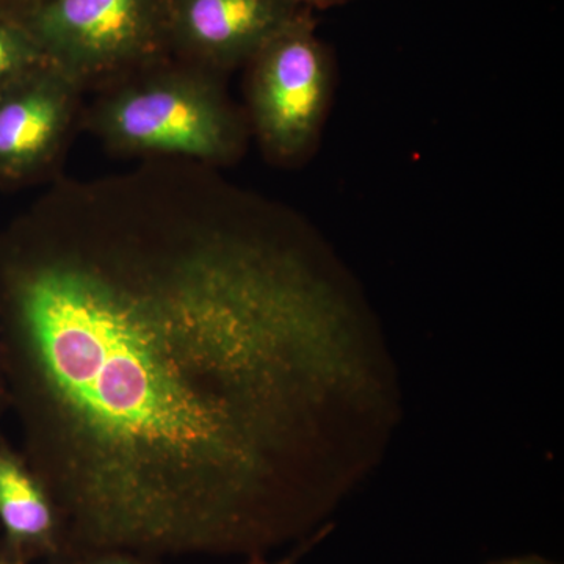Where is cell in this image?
Listing matches in <instances>:
<instances>
[{
  "instance_id": "277c9868",
  "label": "cell",
  "mask_w": 564,
  "mask_h": 564,
  "mask_svg": "<svg viewBox=\"0 0 564 564\" xmlns=\"http://www.w3.org/2000/svg\"><path fill=\"white\" fill-rule=\"evenodd\" d=\"M21 22L85 90L165 62L172 51L169 0H40Z\"/></svg>"
},
{
  "instance_id": "52a82bcc",
  "label": "cell",
  "mask_w": 564,
  "mask_h": 564,
  "mask_svg": "<svg viewBox=\"0 0 564 564\" xmlns=\"http://www.w3.org/2000/svg\"><path fill=\"white\" fill-rule=\"evenodd\" d=\"M0 525L6 533V552L21 563L63 555L61 513L43 481L21 452L0 443Z\"/></svg>"
},
{
  "instance_id": "8fae6325",
  "label": "cell",
  "mask_w": 564,
  "mask_h": 564,
  "mask_svg": "<svg viewBox=\"0 0 564 564\" xmlns=\"http://www.w3.org/2000/svg\"><path fill=\"white\" fill-rule=\"evenodd\" d=\"M40 0H0V14L21 21Z\"/></svg>"
},
{
  "instance_id": "30bf717a",
  "label": "cell",
  "mask_w": 564,
  "mask_h": 564,
  "mask_svg": "<svg viewBox=\"0 0 564 564\" xmlns=\"http://www.w3.org/2000/svg\"><path fill=\"white\" fill-rule=\"evenodd\" d=\"M65 564H155L154 560L147 558L129 552L104 551L91 552V554H84L70 558Z\"/></svg>"
},
{
  "instance_id": "9a60e30c",
  "label": "cell",
  "mask_w": 564,
  "mask_h": 564,
  "mask_svg": "<svg viewBox=\"0 0 564 564\" xmlns=\"http://www.w3.org/2000/svg\"><path fill=\"white\" fill-rule=\"evenodd\" d=\"M0 564H24L21 563L20 560L13 558V556H10L7 554L6 551L0 552Z\"/></svg>"
},
{
  "instance_id": "3957f363",
  "label": "cell",
  "mask_w": 564,
  "mask_h": 564,
  "mask_svg": "<svg viewBox=\"0 0 564 564\" xmlns=\"http://www.w3.org/2000/svg\"><path fill=\"white\" fill-rule=\"evenodd\" d=\"M245 68V117L263 154L281 166L306 162L321 141L336 77L311 11H300Z\"/></svg>"
},
{
  "instance_id": "8992f818",
  "label": "cell",
  "mask_w": 564,
  "mask_h": 564,
  "mask_svg": "<svg viewBox=\"0 0 564 564\" xmlns=\"http://www.w3.org/2000/svg\"><path fill=\"white\" fill-rule=\"evenodd\" d=\"M300 11L288 0H169L170 43L181 62L226 76Z\"/></svg>"
},
{
  "instance_id": "7a4b0ae2",
  "label": "cell",
  "mask_w": 564,
  "mask_h": 564,
  "mask_svg": "<svg viewBox=\"0 0 564 564\" xmlns=\"http://www.w3.org/2000/svg\"><path fill=\"white\" fill-rule=\"evenodd\" d=\"M223 77L181 61L158 63L107 85L88 126L118 154L231 165L251 133Z\"/></svg>"
},
{
  "instance_id": "4fadbf2b",
  "label": "cell",
  "mask_w": 564,
  "mask_h": 564,
  "mask_svg": "<svg viewBox=\"0 0 564 564\" xmlns=\"http://www.w3.org/2000/svg\"><path fill=\"white\" fill-rule=\"evenodd\" d=\"M486 564H556V563L551 562V560H545V558H543V556L524 555V556H513V558L496 560V562L486 563Z\"/></svg>"
},
{
  "instance_id": "5bb4252c",
  "label": "cell",
  "mask_w": 564,
  "mask_h": 564,
  "mask_svg": "<svg viewBox=\"0 0 564 564\" xmlns=\"http://www.w3.org/2000/svg\"><path fill=\"white\" fill-rule=\"evenodd\" d=\"M9 408V395H7L6 381H3L2 366H0V414Z\"/></svg>"
},
{
  "instance_id": "9c48e42d",
  "label": "cell",
  "mask_w": 564,
  "mask_h": 564,
  "mask_svg": "<svg viewBox=\"0 0 564 564\" xmlns=\"http://www.w3.org/2000/svg\"><path fill=\"white\" fill-rule=\"evenodd\" d=\"M333 522H326V524H323L321 529H317L314 533H311L310 536L300 540L299 544H296V547L293 549L291 554L284 556V558L278 560V562H267L265 556L263 555H251L248 556L250 560H248L247 564H299L300 560H302L303 556L310 554V552L313 551L314 547H317L322 541H325L326 538L333 533Z\"/></svg>"
},
{
  "instance_id": "5b68a950",
  "label": "cell",
  "mask_w": 564,
  "mask_h": 564,
  "mask_svg": "<svg viewBox=\"0 0 564 564\" xmlns=\"http://www.w3.org/2000/svg\"><path fill=\"white\" fill-rule=\"evenodd\" d=\"M84 91L76 77L52 62L0 91V182L31 181L54 162Z\"/></svg>"
},
{
  "instance_id": "6da1fadb",
  "label": "cell",
  "mask_w": 564,
  "mask_h": 564,
  "mask_svg": "<svg viewBox=\"0 0 564 564\" xmlns=\"http://www.w3.org/2000/svg\"><path fill=\"white\" fill-rule=\"evenodd\" d=\"M187 177L61 185L0 234V366L61 564L303 540L399 417L373 326Z\"/></svg>"
},
{
  "instance_id": "7c38bea8",
  "label": "cell",
  "mask_w": 564,
  "mask_h": 564,
  "mask_svg": "<svg viewBox=\"0 0 564 564\" xmlns=\"http://www.w3.org/2000/svg\"><path fill=\"white\" fill-rule=\"evenodd\" d=\"M291 6L299 10H326L333 7L344 6L350 0H288Z\"/></svg>"
},
{
  "instance_id": "ba28073f",
  "label": "cell",
  "mask_w": 564,
  "mask_h": 564,
  "mask_svg": "<svg viewBox=\"0 0 564 564\" xmlns=\"http://www.w3.org/2000/svg\"><path fill=\"white\" fill-rule=\"evenodd\" d=\"M46 62L25 25L0 14V91Z\"/></svg>"
}]
</instances>
